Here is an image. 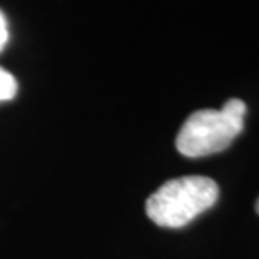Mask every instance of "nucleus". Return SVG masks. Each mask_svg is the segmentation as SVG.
I'll return each mask as SVG.
<instances>
[{
  "label": "nucleus",
  "mask_w": 259,
  "mask_h": 259,
  "mask_svg": "<svg viewBox=\"0 0 259 259\" xmlns=\"http://www.w3.org/2000/svg\"><path fill=\"white\" fill-rule=\"evenodd\" d=\"M7 42H9V24H7V19H5L4 12L0 10V52L4 51Z\"/></svg>",
  "instance_id": "4"
},
{
  "label": "nucleus",
  "mask_w": 259,
  "mask_h": 259,
  "mask_svg": "<svg viewBox=\"0 0 259 259\" xmlns=\"http://www.w3.org/2000/svg\"><path fill=\"white\" fill-rule=\"evenodd\" d=\"M246 104L229 99L221 109L192 112L176 137V147L186 157H204L228 149L244 129Z\"/></svg>",
  "instance_id": "1"
},
{
  "label": "nucleus",
  "mask_w": 259,
  "mask_h": 259,
  "mask_svg": "<svg viewBox=\"0 0 259 259\" xmlns=\"http://www.w3.org/2000/svg\"><path fill=\"white\" fill-rule=\"evenodd\" d=\"M15 94H17V80H15V77L9 70L0 67V102L10 101V99L15 97Z\"/></svg>",
  "instance_id": "3"
},
{
  "label": "nucleus",
  "mask_w": 259,
  "mask_h": 259,
  "mask_svg": "<svg viewBox=\"0 0 259 259\" xmlns=\"http://www.w3.org/2000/svg\"><path fill=\"white\" fill-rule=\"evenodd\" d=\"M254 209H256V212L259 214V197H257V201H256V204H254Z\"/></svg>",
  "instance_id": "5"
},
{
  "label": "nucleus",
  "mask_w": 259,
  "mask_h": 259,
  "mask_svg": "<svg viewBox=\"0 0 259 259\" xmlns=\"http://www.w3.org/2000/svg\"><path fill=\"white\" fill-rule=\"evenodd\" d=\"M219 186L206 176H184L164 183L146 202V212L161 228H183L216 204Z\"/></svg>",
  "instance_id": "2"
}]
</instances>
